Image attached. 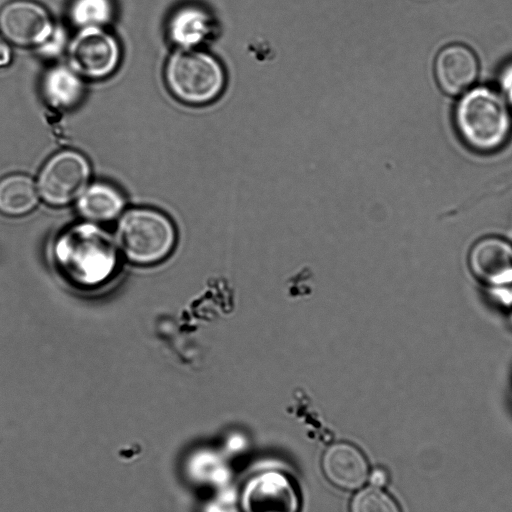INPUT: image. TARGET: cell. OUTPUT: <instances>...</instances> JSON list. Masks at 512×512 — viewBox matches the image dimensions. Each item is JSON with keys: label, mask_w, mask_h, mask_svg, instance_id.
I'll return each instance as SVG.
<instances>
[{"label": "cell", "mask_w": 512, "mask_h": 512, "mask_svg": "<svg viewBox=\"0 0 512 512\" xmlns=\"http://www.w3.org/2000/svg\"><path fill=\"white\" fill-rule=\"evenodd\" d=\"M54 253L62 275L71 283L85 288L106 282L117 265V250L111 237L88 223L62 234Z\"/></svg>", "instance_id": "1"}, {"label": "cell", "mask_w": 512, "mask_h": 512, "mask_svg": "<svg viewBox=\"0 0 512 512\" xmlns=\"http://www.w3.org/2000/svg\"><path fill=\"white\" fill-rule=\"evenodd\" d=\"M117 241L129 261L138 265H153L167 258L173 251L176 230L162 212L136 208L121 218Z\"/></svg>", "instance_id": "2"}, {"label": "cell", "mask_w": 512, "mask_h": 512, "mask_svg": "<svg viewBox=\"0 0 512 512\" xmlns=\"http://www.w3.org/2000/svg\"><path fill=\"white\" fill-rule=\"evenodd\" d=\"M165 80L178 100L203 105L214 101L222 93L225 73L212 55L193 48H182L168 60Z\"/></svg>", "instance_id": "3"}, {"label": "cell", "mask_w": 512, "mask_h": 512, "mask_svg": "<svg viewBox=\"0 0 512 512\" xmlns=\"http://www.w3.org/2000/svg\"><path fill=\"white\" fill-rule=\"evenodd\" d=\"M456 124L463 139L478 150L502 145L510 130V116L499 95L485 87L466 93L456 108Z\"/></svg>", "instance_id": "4"}, {"label": "cell", "mask_w": 512, "mask_h": 512, "mask_svg": "<svg viewBox=\"0 0 512 512\" xmlns=\"http://www.w3.org/2000/svg\"><path fill=\"white\" fill-rule=\"evenodd\" d=\"M91 169L79 152L64 150L52 156L38 177V192L52 206H64L78 199L87 187Z\"/></svg>", "instance_id": "5"}, {"label": "cell", "mask_w": 512, "mask_h": 512, "mask_svg": "<svg viewBox=\"0 0 512 512\" xmlns=\"http://www.w3.org/2000/svg\"><path fill=\"white\" fill-rule=\"evenodd\" d=\"M72 69L89 79H103L111 75L120 61L117 40L100 27L82 28L69 46Z\"/></svg>", "instance_id": "6"}, {"label": "cell", "mask_w": 512, "mask_h": 512, "mask_svg": "<svg viewBox=\"0 0 512 512\" xmlns=\"http://www.w3.org/2000/svg\"><path fill=\"white\" fill-rule=\"evenodd\" d=\"M0 31L9 42L23 47L44 45L52 36V20L44 7L15 0L0 10Z\"/></svg>", "instance_id": "7"}, {"label": "cell", "mask_w": 512, "mask_h": 512, "mask_svg": "<svg viewBox=\"0 0 512 512\" xmlns=\"http://www.w3.org/2000/svg\"><path fill=\"white\" fill-rule=\"evenodd\" d=\"M467 264L484 286L500 291L512 286V244L498 236H486L470 248Z\"/></svg>", "instance_id": "8"}, {"label": "cell", "mask_w": 512, "mask_h": 512, "mask_svg": "<svg viewBox=\"0 0 512 512\" xmlns=\"http://www.w3.org/2000/svg\"><path fill=\"white\" fill-rule=\"evenodd\" d=\"M478 74V61L466 46L453 44L443 48L435 61V75L440 88L457 95L467 90Z\"/></svg>", "instance_id": "9"}, {"label": "cell", "mask_w": 512, "mask_h": 512, "mask_svg": "<svg viewBox=\"0 0 512 512\" xmlns=\"http://www.w3.org/2000/svg\"><path fill=\"white\" fill-rule=\"evenodd\" d=\"M322 469L326 478L344 490L360 488L368 477V464L363 454L348 443H335L324 453Z\"/></svg>", "instance_id": "10"}, {"label": "cell", "mask_w": 512, "mask_h": 512, "mask_svg": "<svg viewBox=\"0 0 512 512\" xmlns=\"http://www.w3.org/2000/svg\"><path fill=\"white\" fill-rule=\"evenodd\" d=\"M124 207L121 193L106 183H93L77 201L79 213L90 221L105 222L116 218Z\"/></svg>", "instance_id": "11"}, {"label": "cell", "mask_w": 512, "mask_h": 512, "mask_svg": "<svg viewBox=\"0 0 512 512\" xmlns=\"http://www.w3.org/2000/svg\"><path fill=\"white\" fill-rule=\"evenodd\" d=\"M46 101L57 109H71L83 97L84 87L78 74L65 66L49 69L42 82Z\"/></svg>", "instance_id": "12"}, {"label": "cell", "mask_w": 512, "mask_h": 512, "mask_svg": "<svg viewBox=\"0 0 512 512\" xmlns=\"http://www.w3.org/2000/svg\"><path fill=\"white\" fill-rule=\"evenodd\" d=\"M210 30L209 15L195 6L182 7L172 15L168 23L170 39L181 48L198 45L209 35Z\"/></svg>", "instance_id": "13"}, {"label": "cell", "mask_w": 512, "mask_h": 512, "mask_svg": "<svg viewBox=\"0 0 512 512\" xmlns=\"http://www.w3.org/2000/svg\"><path fill=\"white\" fill-rule=\"evenodd\" d=\"M38 203V191L33 180L23 174H11L0 179V213L18 217L32 211Z\"/></svg>", "instance_id": "14"}, {"label": "cell", "mask_w": 512, "mask_h": 512, "mask_svg": "<svg viewBox=\"0 0 512 512\" xmlns=\"http://www.w3.org/2000/svg\"><path fill=\"white\" fill-rule=\"evenodd\" d=\"M113 16L111 0H74L70 7L71 21L81 27H101Z\"/></svg>", "instance_id": "15"}, {"label": "cell", "mask_w": 512, "mask_h": 512, "mask_svg": "<svg viewBox=\"0 0 512 512\" xmlns=\"http://www.w3.org/2000/svg\"><path fill=\"white\" fill-rule=\"evenodd\" d=\"M350 512H400L396 502L384 491L366 488L352 499Z\"/></svg>", "instance_id": "16"}, {"label": "cell", "mask_w": 512, "mask_h": 512, "mask_svg": "<svg viewBox=\"0 0 512 512\" xmlns=\"http://www.w3.org/2000/svg\"><path fill=\"white\" fill-rule=\"evenodd\" d=\"M501 87L506 98L512 104V64L503 71Z\"/></svg>", "instance_id": "17"}, {"label": "cell", "mask_w": 512, "mask_h": 512, "mask_svg": "<svg viewBox=\"0 0 512 512\" xmlns=\"http://www.w3.org/2000/svg\"><path fill=\"white\" fill-rule=\"evenodd\" d=\"M12 53L7 42L0 38V68L7 66L11 62Z\"/></svg>", "instance_id": "18"}, {"label": "cell", "mask_w": 512, "mask_h": 512, "mask_svg": "<svg viewBox=\"0 0 512 512\" xmlns=\"http://www.w3.org/2000/svg\"><path fill=\"white\" fill-rule=\"evenodd\" d=\"M386 473L381 469H375L370 477L371 484L375 487L383 486L386 483Z\"/></svg>", "instance_id": "19"}, {"label": "cell", "mask_w": 512, "mask_h": 512, "mask_svg": "<svg viewBox=\"0 0 512 512\" xmlns=\"http://www.w3.org/2000/svg\"><path fill=\"white\" fill-rule=\"evenodd\" d=\"M509 293L506 295L505 300L508 301L509 305L512 307V286L507 290Z\"/></svg>", "instance_id": "20"}]
</instances>
